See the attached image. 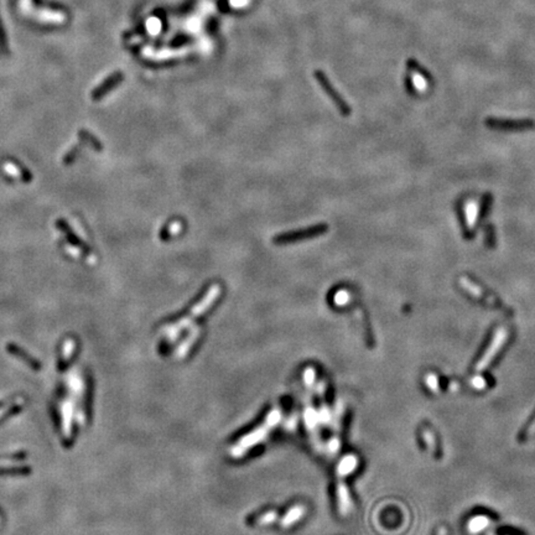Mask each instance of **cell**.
I'll list each match as a JSON object with an SVG mask.
<instances>
[{
  "instance_id": "10",
  "label": "cell",
  "mask_w": 535,
  "mask_h": 535,
  "mask_svg": "<svg viewBox=\"0 0 535 535\" xmlns=\"http://www.w3.org/2000/svg\"><path fill=\"white\" fill-rule=\"evenodd\" d=\"M425 383L428 385V388L430 389L433 393H439V379H437V375L434 374V373H429V374L425 375Z\"/></svg>"
},
{
  "instance_id": "1",
  "label": "cell",
  "mask_w": 535,
  "mask_h": 535,
  "mask_svg": "<svg viewBox=\"0 0 535 535\" xmlns=\"http://www.w3.org/2000/svg\"><path fill=\"white\" fill-rule=\"evenodd\" d=\"M282 418V411L279 409H274L270 411V414L268 415V418L265 419V421L260 425L257 430H254L253 433H251L249 435L244 436L239 442L234 445L232 450H231V453L233 455V457H242L244 453L251 450L258 442L263 441V440L267 437V435L271 431V429L275 426Z\"/></svg>"
},
{
  "instance_id": "6",
  "label": "cell",
  "mask_w": 535,
  "mask_h": 535,
  "mask_svg": "<svg viewBox=\"0 0 535 535\" xmlns=\"http://www.w3.org/2000/svg\"><path fill=\"white\" fill-rule=\"evenodd\" d=\"M121 78H123V75H121L120 72H117V73H114L113 76L107 78V80H105L104 82H103L102 84L96 89V91H94L93 98H100L102 96H104L108 91H111L114 86H117L119 82H121Z\"/></svg>"
},
{
  "instance_id": "15",
  "label": "cell",
  "mask_w": 535,
  "mask_h": 535,
  "mask_svg": "<svg viewBox=\"0 0 535 535\" xmlns=\"http://www.w3.org/2000/svg\"><path fill=\"white\" fill-rule=\"evenodd\" d=\"M249 0H231L229 3H231V5L234 6V8H240V6H244L248 4Z\"/></svg>"
},
{
  "instance_id": "12",
  "label": "cell",
  "mask_w": 535,
  "mask_h": 535,
  "mask_svg": "<svg viewBox=\"0 0 535 535\" xmlns=\"http://www.w3.org/2000/svg\"><path fill=\"white\" fill-rule=\"evenodd\" d=\"M276 519V513L275 512H269V513H265L264 516L260 518V524H269L271 521H274Z\"/></svg>"
},
{
  "instance_id": "2",
  "label": "cell",
  "mask_w": 535,
  "mask_h": 535,
  "mask_svg": "<svg viewBox=\"0 0 535 535\" xmlns=\"http://www.w3.org/2000/svg\"><path fill=\"white\" fill-rule=\"evenodd\" d=\"M328 231V226L325 223L315 224V226L306 227L299 231H291V232H285L276 234L273 238L274 244L276 246H285V244H293V243L303 242L307 239H314L316 237L325 234Z\"/></svg>"
},
{
  "instance_id": "9",
  "label": "cell",
  "mask_w": 535,
  "mask_h": 535,
  "mask_svg": "<svg viewBox=\"0 0 535 535\" xmlns=\"http://www.w3.org/2000/svg\"><path fill=\"white\" fill-rule=\"evenodd\" d=\"M422 439H424L428 449L430 450V452L436 453V451H437V445H436L434 434L431 433L430 430H428V429H424V430H422Z\"/></svg>"
},
{
  "instance_id": "8",
  "label": "cell",
  "mask_w": 535,
  "mask_h": 535,
  "mask_svg": "<svg viewBox=\"0 0 535 535\" xmlns=\"http://www.w3.org/2000/svg\"><path fill=\"white\" fill-rule=\"evenodd\" d=\"M303 507H301V505H295V507H293L291 509L289 510V513L285 516V518L282 520V525L284 528H287L290 527L291 524H294L295 521H298L299 519H301V517H302L303 514Z\"/></svg>"
},
{
  "instance_id": "3",
  "label": "cell",
  "mask_w": 535,
  "mask_h": 535,
  "mask_svg": "<svg viewBox=\"0 0 535 535\" xmlns=\"http://www.w3.org/2000/svg\"><path fill=\"white\" fill-rule=\"evenodd\" d=\"M507 337H508V334H507V331H505L504 328H500V330L496 332L493 339H492L491 343H489L488 348L485 351V353L482 354V357L480 358V361L476 363V367H475L476 372L481 373V372H483V370H485L487 368H488V366L492 363V361L494 359V357L498 354V352L501 351V348L503 347L504 342L507 341Z\"/></svg>"
},
{
  "instance_id": "13",
  "label": "cell",
  "mask_w": 535,
  "mask_h": 535,
  "mask_svg": "<svg viewBox=\"0 0 535 535\" xmlns=\"http://www.w3.org/2000/svg\"><path fill=\"white\" fill-rule=\"evenodd\" d=\"M535 435V419L528 425V428L525 429V431L523 433V439H529L532 436Z\"/></svg>"
},
{
  "instance_id": "7",
  "label": "cell",
  "mask_w": 535,
  "mask_h": 535,
  "mask_svg": "<svg viewBox=\"0 0 535 535\" xmlns=\"http://www.w3.org/2000/svg\"><path fill=\"white\" fill-rule=\"evenodd\" d=\"M357 465H358V460H357V457L354 455H348L346 456L345 458H343L341 462H339V466H338V469H337V473H338V478L341 480V478L346 477V476H348L352 471H354V468L357 467Z\"/></svg>"
},
{
  "instance_id": "5",
  "label": "cell",
  "mask_w": 535,
  "mask_h": 535,
  "mask_svg": "<svg viewBox=\"0 0 535 535\" xmlns=\"http://www.w3.org/2000/svg\"><path fill=\"white\" fill-rule=\"evenodd\" d=\"M217 295H219V286H213L212 289L208 291V294L206 296H204L203 299H202V301L200 303H197L196 306H193V309L191 310L190 315H187V316H185V318H182L181 321H180L179 323L176 325V330H180L184 327H186V326L188 325V323L191 322V321L195 318V316H197V315H201L203 314L206 310L210 309V306L212 305L213 302H215V300L217 299Z\"/></svg>"
},
{
  "instance_id": "11",
  "label": "cell",
  "mask_w": 535,
  "mask_h": 535,
  "mask_svg": "<svg viewBox=\"0 0 535 535\" xmlns=\"http://www.w3.org/2000/svg\"><path fill=\"white\" fill-rule=\"evenodd\" d=\"M303 379H305V382H306L307 385H311L312 383H314L315 381V370L314 368H307L306 370H305V373H303Z\"/></svg>"
},
{
  "instance_id": "4",
  "label": "cell",
  "mask_w": 535,
  "mask_h": 535,
  "mask_svg": "<svg viewBox=\"0 0 535 535\" xmlns=\"http://www.w3.org/2000/svg\"><path fill=\"white\" fill-rule=\"evenodd\" d=\"M315 77H316V80H318V82L320 83V86L321 88L325 91V93L327 94L330 98H331V100L334 102V104L336 105L337 109L339 111V113L342 114V116L347 117L351 114V107L350 104H348L347 102H346L345 100H343V97L341 96V94L337 92V89H334V87L332 86V83L331 81L328 80L327 76L323 73L322 71H316L315 72Z\"/></svg>"
},
{
  "instance_id": "16",
  "label": "cell",
  "mask_w": 535,
  "mask_h": 535,
  "mask_svg": "<svg viewBox=\"0 0 535 535\" xmlns=\"http://www.w3.org/2000/svg\"><path fill=\"white\" fill-rule=\"evenodd\" d=\"M0 44L4 45V35L3 31H1V26H0Z\"/></svg>"
},
{
  "instance_id": "14",
  "label": "cell",
  "mask_w": 535,
  "mask_h": 535,
  "mask_svg": "<svg viewBox=\"0 0 535 535\" xmlns=\"http://www.w3.org/2000/svg\"><path fill=\"white\" fill-rule=\"evenodd\" d=\"M472 385H473V388L482 389V388H485V382L483 381L482 378H481L480 375H477V377H475V378H473Z\"/></svg>"
}]
</instances>
